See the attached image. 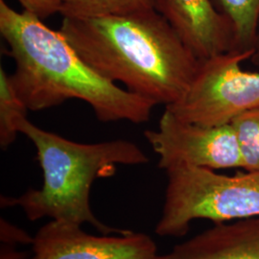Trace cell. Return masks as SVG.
I'll return each mask as SVG.
<instances>
[{"label":"cell","mask_w":259,"mask_h":259,"mask_svg":"<svg viewBox=\"0 0 259 259\" xmlns=\"http://www.w3.org/2000/svg\"><path fill=\"white\" fill-rule=\"evenodd\" d=\"M59 31L98 74L165 107L184 95L201 63L156 9L64 18Z\"/></svg>","instance_id":"obj_1"},{"label":"cell","mask_w":259,"mask_h":259,"mask_svg":"<svg viewBox=\"0 0 259 259\" xmlns=\"http://www.w3.org/2000/svg\"><path fill=\"white\" fill-rule=\"evenodd\" d=\"M0 33L16 63L11 81L29 111L79 99L102 122H147L157 104L105 79L88 65L60 31L0 0Z\"/></svg>","instance_id":"obj_2"},{"label":"cell","mask_w":259,"mask_h":259,"mask_svg":"<svg viewBox=\"0 0 259 259\" xmlns=\"http://www.w3.org/2000/svg\"><path fill=\"white\" fill-rule=\"evenodd\" d=\"M19 130L37 149L44 184L40 189H29L18 198L1 197L2 207L19 205L30 221L50 217L90 224L105 235L132 232L111 228L98 220L91 208L90 194L94 181L113 176L117 165L148 162V157L137 144L123 139L78 143L38 128L27 117L19 123Z\"/></svg>","instance_id":"obj_3"},{"label":"cell","mask_w":259,"mask_h":259,"mask_svg":"<svg viewBox=\"0 0 259 259\" xmlns=\"http://www.w3.org/2000/svg\"><path fill=\"white\" fill-rule=\"evenodd\" d=\"M165 171V200L156 227L161 237L185 236L195 219L221 224L259 217L258 173L226 176L189 165Z\"/></svg>","instance_id":"obj_4"},{"label":"cell","mask_w":259,"mask_h":259,"mask_svg":"<svg viewBox=\"0 0 259 259\" xmlns=\"http://www.w3.org/2000/svg\"><path fill=\"white\" fill-rule=\"evenodd\" d=\"M251 55L252 51L231 50L201 61L184 95L165 109L180 120L222 126L259 108V71L241 68Z\"/></svg>","instance_id":"obj_5"},{"label":"cell","mask_w":259,"mask_h":259,"mask_svg":"<svg viewBox=\"0 0 259 259\" xmlns=\"http://www.w3.org/2000/svg\"><path fill=\"white\" fill-rule=\"evenodd\" d=\"M144 136L158 155V167L176 165L207 169L242 168V158L232 124L202 126L180 120L165 109L157 130Z\"/></svg>","instance_id":"obj_6"},{"label":"cell","mask_w":259,"mask_h":259,"mask_svg":"<svg viewBox=\"0 0 259 259\" xmlns=\"http://www.w3.org/2000/svg\"><path fill=\"white\" fill-rule=\"evenodd\" d=\"M82 225L52 220L41 227L27 259H156L157 245L144 233L95 236Z\"/></svg>","instance_id":"obj_7"},{"label":"cell","mask_w":259,"mask_h":259,"mask_svg":"<svg viewBox=\"0 0 259 259\" xmlns=\"http://www.w3.org/2000/svg\"><path fill=\"white\" fill-rule=\"evenodd\" d=\"M155 9L199 61L233 50L232 23L211 0H156Z\"/></svg>","instance_id":"obj_8"},{"label":"cell","mask_w":259,"mask_h":259,"mask_svg":"<svg viewBox=\"0 0 259 259\" xmlns=\"http://www.w3.org/2000/svg\"><path fill=\"white\" fill-rule=\"evenodd\" d=\"M156 259H259V217L215 224Z\"/></svg>","instance_id":"obj_9"},{"label":"cell","mask_w":259,"mask_h":259,"mask_svg":"<svg viewBox=\"0 0 259 259\" xmlns=\"http://www.w3.org/2000/svg\"><path fill=\"white\" fill-rule=\"evenodd\" d=\"M214 7L232 23L233 50L252 51L259 19V0H211Z\"/></svg>","instance_id":"obj_10"},{"label":"cell","mask_w":259,"mask_h":259,"mask_svg":"<svg viewBox=\"0 0 259 259\" xmlns=\"http://www.w3.org/2000/svg\"><path fill=\"white\" fill-rule=\"evenodd\" d=\"M29 109L21 100L10 75L0 67V145L6 150L16 140L19 123L27 117Z\"/></svg>","instance_id":"obj_11"},{"label":"cell","mask_w":259,"mask_h":259,"mask_svg":"<svg viewBox=\"0 0 259 259\" xmlns=\"http://www.w3.org/2000/svg\"><path fill=\"white\" fill-rule=\"evenodd\" d=\"M156 0H66L61 14L64 18H93L125 15L155 9Z\"/></svg>","instance_id":"obj_12"},{"label":"cell","mask_w":259,"mask_h":259,"mask_svg":"<svg viewBox=\"0 0 259 259\" xmlns=\"http://www.w3.org/2000/svg\"><path fill=\"white\" fill-rule=\"evenodd\" d=\"M243 169L259 174V108L242 113L232 121Z\"/></svg>","instance_id":"obj_13"},{"label":"cell","mask_w":259,"mask_h":259,"mask_svg":"<svg viewBox=\"0 0 259 259\" xmlns=\"http://www.w3.org/2000/svg\"><path fill=\"white\" fill-rule=\"evenodd\" d=\"M24 11L40 20L61 13L66 0H18Z\"/></svg>","instance_id":"obj_14"},{"label":"cell","mask_w":259,"mask_h":259,"mask_svg":"<svg viewBox=\"0 0 259 259\" xmlns=\"http://www.w3.org/2000/svg\"><path fill=\"white\" fill-rule=\"evenodd\" d=\"M1 241L4 244L10 245H16L17 243L33 244L34 238L30 237L23 231L12 226L7 221L1 220Z\"/></svg>","instance_id":"obj_15"},{"label":"cell","mask_w":259,"mask_h":259,"mask_svg":"<svg viewBox=\"0 0 259 259\" xmlns=\"http://www.w3.org/2000/svg\"><path fill=\"white\" fill-rule=\"evenodd\" d=\"M2 243L1 248V259H25L26 253L17 251L10 244H5V246Z\"/></svg>","instance_id":"obj_16"},{"label":"cell","mask_w":259,"mask_h":259,"mask_svg":"<svg viewBox=\"0 0 259 259\" xmlns=\"http://www.w3.org/2000/svg\"><path fill=\"white\" fill-rule=\"evenodd\" d=\"M250 63L259 69V19L255 29V35L252 47V55L250 58Z\"/></svg>","instance_id":"obj_17"}]
</instances>
